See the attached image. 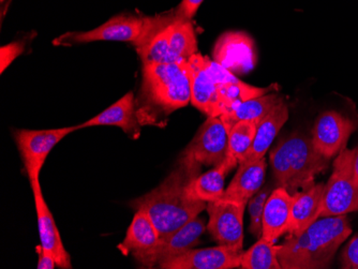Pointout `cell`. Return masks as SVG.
<instances>
[{"instance_id":"obj_16","label":"cell","mask_w":358,"mask_h":269,"mask_svg":"<svg viewBox=\"0 0 358 269\" xmlns=\"http://www.w3.org/2000/svg\"><path fill=\"white\" fill-rule=\"evenodd\" d=\"M140 124L134 92H130L99 115L94 116L78 126V130H80L90 126H116L122 128L124 133L138 138L141 132Z\"/></svg>"},{"instance_id":"obj_18","label":"cell","mask_w":358,"mask_h":269,"mask_svg":"<svg viewBox=\"0 0 358 269\" xmlns=\"http://www.w3.org/2000/svg\"><path fill=\"white\" fill-rule=\"evenodd\" d=\"M292 204L293 194L287 189L277 187L273 189L263 214L262 237L269 242H275L279 237L282 236L289 230L291 221Z\"/></svg>"},{"instance_id":"obj_23","label":"cell","mask_w":358,"mask_h":269,"mask_svg":"<svg viewBox=\"0 0 358 269\" xmlns=\"http://www.w3.org/2000/svg\"><path fill=\"white\" fill-rule=\"evenodd\" d=\"M231 162L224 159L222 163L215 166L213 170L200 174L189 184L188 194L194 200L203 202H214L219 200L224 194V180L227 173L234 168Z\"/></svg>"},{"instance_id":"obj_12","label":"cell","mask_w":358,"mask_h":269,"mask_svg":"<svg viewBox=\"0 0 358 269\" xmlns=\"http://www.w3.org/2000/svg\"><path fill=\"white\" fill-rule=\"evenodd\" d=\"M243 251L219 245L213 248L189 249L186 252L161 263L162 269H233L241 267Z\"/></svg>"},{"instance_id":"obj_21","label":"cell","mask_w":358,"mask_h":269,"mask_svg":"<svg viewBox=\"0 0 358 269\" xmlns=\"http://www.w3.org/2000/svg\"><path fill=\"white\" fill-rule=\"evenodd\" d=\"M283 102V97L277 94H266L261 97L253 98L236 104L227 113L219 116L227 131L239 122H250L259 124L266 117L275 106Z\"/></svg>"},{"instance_id":"obj_24","label":"cell","mask_w":358,"mask_h":269,"mask_svg":"<svg viewBox=\"0 0 358 269\" xmlns=\"http://www.w3.org/2000/svg\"><path fill=\"white\" fill-rule=\"evenodd\" d=\"M171 53L176 61H184L198 54V39L192 21L177 17L170 36Z\"/></svg>"},{"instance_id":"obj_29","label":"cell","mask_w":358,"mask_h":269,"mask_svg":"<svg viewBox=\"0 0 358 269\" xmlns=\"http://www.w3.org/2000/svg\"><path fill=\"white\" fill-rule=\"evenodd\" d=\"M340 264L343 269H358V234L345 245L340 256Z\"/></svg>"},{"instance_id":"obj_1","label":"cell","mask_w":358,"mask_h":269,"mask_svg":"<svg viewBox=\"0 0 358 269\" xmlns=\"http://www.w3.org/2000/svg\"><path fill=\"white\" fill-rule=\"evenodd\" d=\"M200 164L179 158L170 175L152 191L130 202L134 210L150 215L161 237L169 236L206 210L207 203L194 200L188 186L201 173Z\"/></svg>"},{"instance_id":"obj_14","label":"cell","mask_w":358,"mask_h":269,"mask_svg":"<svg viewBox=\"0 0 358 269\" xmlns=\"http://www.w3.org/2000/svg\"><path fill=\"white\" fill-rule=\"evenodd\" d=\"M191 104L208 117H219L223 114L218 85L205 65V56L195 54L189 58Z\"/></svg>"},{"instance_id":"obj_30","label":"cell","mask_w":358,"mask_h":269,"mask_svg":"<svg viewBox=\"0 0 358 269\" xmlns=\"http://www.w3.org/2000/svg\"><path fill=\"white\" fill-rule=\"evenodd\" d=\"M25 41H15L7 45L1 46L0 57H1V73L11 65L12 62L23 54L25 50Z\"/></svg>"},{"instance_id":"obj_33","label":"cell","mask_w":358,"mask_h":269,"mask_svg":"<svg viewBox=\"0 0 358 269\" xmlns=\"http://www.w3.org/2000/svg\"><path fill=\"white\" fill-rule=\"evenodd\" d=\"M355 170H356V174H357V177H358V146H357V147H356Z\"/></svg>"},{"instance_id":"obj_15","label":"cell","mask_w":358,"mask_h":269,"mask_svg":"<svg viewBox=\"0 0 358 269\" xmlns=\"http://www.w3.org/2000/svg\"><path fill=\"white\" fill-rule=\"evenodd\" d=\"M30 186H31L32 194L35 198L38 228H39L42 248L53 254L58 267L64 269L72 268L69 253L62 244V237H60L59 231L56 226L53 215L44 200L40 180L31 182Z\"/></svg>"},{"instance_id":"obj_26","label":"cell","mask_w":358,"mask_h":269,"mask_svg":"<svg viewBox=\"0 0 358 269\" xmlns=\"http://www.w3.org/2000/svg\"><path fill=\"white\" fill-rule=\"evenodd\" d=\"M257 124L239 122L229 130V147L225 159L236 166L248 152L255 140Z\"/></svg>"},{"instance_id":"obj_2","label":"cell","mask_w":358,"mask_h":269,"mask_svg":"<svg viewBox=\"0 0 358 269\" xmlns=\"http://www.w3.org/2000/svg\"><path fill=\"white\" fill-rule=\"evenodd\" d=\"M351 224L347 215L321 217L299 235H289L278 246L282 269L329 268L340 246L349 238Z\"/></svg>"},{"instance_id":"obj_28","label":"cell","mask_w":358,"mask_h":269,"mask_svg":"<svg viewBox=\"0 0 358 269\" xmlns=\"http://www.w3.org/2000/svg\"><path fill=\"white\" fill-rule=\"evenodd\" d=\"M273 187L267 184L264 188L259 189V191L249 200L248 212L250 216V226L249 232L257 237V240L262 237L263 232V214H264L265 204L269 196L273 192Z\"/></svg>"},{"instance_id":"obj_13","label":"cell","mask_w":358,"mask_h":269,"mask_svg":"<svg viewBox=\"0 0 358 269\" xmlns=\"http://www.w3.org/2000/svg\"><path fill=\"white\" fill-rule=\"evenodd\" d=\"M214 60L233 74L248 73L257 62L255 42L241 31L224 34L215 45Z\"/></svg>"},{"instance_id":"obj_31","label":"cell","mask_w":358,"mask_h":269,"mask_svg":"<svg viewBox=\"0 0 358 269\" xmlns=\"http://www.w3.org/2000/svg\"><path fill=\"white\" fill-rule=\"evenodd\" d=\"M203 1L204 0H182V3H179L178 7L175 9L177 17L192 21Z\"/></svg>"},{"instance_id":"obj_3","label":"cell","mask_w":358,"mask_h":269,"mask_svg":"<svg viewBox=\"0 0 358 269\" xmlns=\"http://www.w3.org/2000/svg\"><path fill=\"white\" fill-rule=\"evenodd\" d=\"M191 102L188 60L143 65V82L136 103L141 124H158L169 115Z\"/></svg>"},{"instance_id":"obj_8","label":"cell","mask_w":358,"mask_h":269,"mask_svg":"<svg viewBox=\"0 0 358 269\" xmlns=\"http://www.w3.org/2000/svg\"><path fill=\"white\" fill-rule=\"evenodd\" d=\"M229 131L220 117H208L180 154L200 166H218L227 158Z\"/></svg>"},{"instance_id":"obj_25","label":"cell","mask_w":358,"mask_h":269,"mask_svg":"<svg viewBox=\"0 0 358 269\" xmlns=\"http://www.w3.org/2000/svg\"><path fill=\"white\" fill-rule=\"evenodd\" d=\"M239 268L282 269L278 260V246L261 237L249 250L243 251Z\"/></svg>"},{"instance_id":"obj_5","label":"cell","mask_w":358,"mask_h":269,"mask_svg":"<svg viewBox=\"0 0 358 269\" xmlns=\"http://www.w3.org/2000/svg\"><path fill=\"white\" fill-rule=\"evenodd\" d=\"M356 147L343 148L336 156L333 173L325 184L321 217L343 216L358 212V177L355 170Z\"/></svg>"},{"instance_id":"obj_17","label":"cell","mask_w":358,"mask_h":269,"mask_svg":"<svg viewBox=\"0 0 358 269\" xmlns=\"http://www.w3.org/2000/svg\"><path fill=\"white\" fill-rule=\"evenodd\" d=\"M266 168L265 157L255 161L239 163L236 175L219 200L248 204L249 200L262 188Z\"/></svg>"},{"instance_id":"obj_7","label":"cell","mask_w":358,"mask_h":269,"mask_svg":"<svg viewBox=\"0 0 358 269\" xmlns=\"http://www.w3.org/2000/svg\"><path fill=\"white\" fill-rule=\"evenodd\" d=\"M145 17L136 14L122 13L108 20L103 25L90 31H73L56 38L54 45L71 46L76 44L90 43L96 41L132 42L142 34Z\"/></svg>"},{"instance_id":"obj_4","label":"cell","mask_w":358,"mask_h":269,"mask_svg":"<svg viewBox=\"0 0 358 269\" xmlns=\"http://www.w3.org/2000/svg\"><path fill=\"white\" fill-rule=\"evenodd\" d=\"M269 160L275 182L291 194L315 186V178L331 161L315 150L311 138L301 133L280 142L271 150Z\"/></svg>"},{"instance_id":"obj_27","label":"cell","mask_w":358,"mask_h":269,"mask_svg":"<svg viewBox=\"0 0 358 269\" xmlns=\"http://www.w3.org/2000/svg\"><path fill=\"white\" fill-rule=\"evenodd\" d=\"M174 23V22H173ZM172 23V24H173ZM172 24L166 29L162 30L150 42L148 49L140 56L143 65L145 64H168V62H178L171 53L170 36Z\"/></svg>"},{"instance_id":"obj_19","label":"cell","mask_w":358,"mask_h":269,"mask_svg":"<svg viewBox=\"0 0 358 269\" xmlns=\"http://www.w3.org/2000/svg\"><path fill=\"white\" fill-rule=\"evenodd\" d=\"M325 184H315L311 188L293 194L289 235H299L309 228L321 216L322 201Z\"/></svg>"},{"instance_id":"obj_6","label":"cell","mask_w":358,"mask_h":269,"mask_svg":"<svg viewBox=\"0 0 358 269\" xmlns=\"http://www.w3.org/2000/svg\"><path fill=\"white\" fill-rule=\"evenodd\" d=\"M78 130V126L59 129L27 130L14 132L15 143L23 160L30 184L38 182L44 162L53 148L66 136Z\"/></svg>"},{"instance_id":"obj_10","label":"cell","mask_w":358,"mask_h":269,"mask_svg":"<svg viewBox=\"0 0 358 269\" xmlns=\"http://www.w3.org/2000/svg\"><path fill=\"white\" fill-rule=\"evenodd\" d=\"M357 129L358 120L338 110H325L315 119L311 140L315 150L331 160L347 147L350 136Z\"/></svg>"},{"instance_id":"obj_9","label":"cell","mask_w":358,"mask_h":269,"mask_svg":"<svg viewBox=\"0 0 358 269\" xmlns=\"http://www.w3.org/2000/svg\"><path fill=\"white\" fill-rule=\"evenodd\" d=\"M206 228L204 219L196 217L169 236L161 237L154 248L134 252V258L145 268L159 266L161 263L171 260L198 245L201 235Z\"/></svg>"},{"instance_id":"obj_11","label":"cell","mask_w":358,"mask_h":269,"mask_svg":"<svg viewBox=\"0 0 358 269\" xmlns=\"http://www.w3.org/2000/svg\"><path fill=\"white\" fill-rule=\"evenodd\" d=\"M246 206L230 201L207 203V230L219 245L243 251V214Z\"/></svg>"},{"instance_id":"obj_22","label":"cell","mask_w":358,"mask_h":269,"mask_svg":"<svg viewBox=\"0 0 358 269\" xmlns=\"http://www.w3.org/2000/svg\"><path fill=\"white\" fill-rule=\"evenodd\" d=\"M159 240L160 234L150 215L145 210H138L118 248L127 256L130 252L150 250L158 244Z\"/></svg>"},{"instance_id":"obj_20","label":"cell","mask_w":358,"mask_h":269,"mask_svg":"<svg viewBox=\"0 0 358 269\" xmlns=\"http://www.w3.org/2000/svg\"><path fill=\"white\" fill-rule=\"evenodd\" d=\"M289 119V108L285 101L275 106L271 113L257 124L252 145L239 163L262 159L273 144V138ZM238 163V164H239Z\"/></svg>"},{"instance_id":"obj_32","label":"cell","mask_w":358,"mask_h":269,"mask_svg":"<svg viewBox=\"0 0 358 269\" xmlns=\"http://www.w3.org/2000/svg\"><path fill=\"white\" fill-rule=\"evenodd\" d=\"M38 252H39V261H38V268L39 269H54L56 264L55 258L52 253L42 248L41 246L38 247Z\"/></svg>"}]
</instances>
